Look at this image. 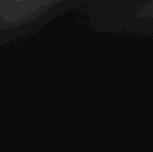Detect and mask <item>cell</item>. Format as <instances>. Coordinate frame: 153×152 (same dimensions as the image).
Wrapping results in <instances>:
<instances>
[]
</instances>
